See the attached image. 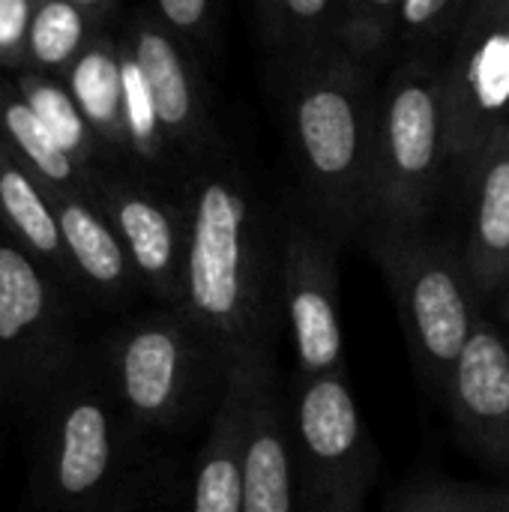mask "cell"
Returning a JSON list of instances; mask_svg holds the SVG:
<instances>
[{
    "label": "cell",
    "instance_id": "obj_22",
    "mask_svg": "<svg viewBox=\"0 0 509 512\" xmlns=\"http://www.w3.org/2000/svg\"><path fill=\"white\" fill-rule=\"evenodd\" d=\"M402 0H339V51L375 69L399 36Z\"/></svg>",
    "mask_w": 509,
    "mask_h": 512
},
{
    "label": "cell",
    "instance_id": "obj_23",
    "mask_svg": "<svg viewBox=\"0 0 509 512\" xmlns=\"http://www.w3.org/2000/svg\"><path fill=\"white\" fill-rule=\"evenodd\" d=\"M84 39V18L69 0H48L30 21L27 45L42 66L66 63Z\"/></svg>",
    "mask_w": 509,
    "mask_h": 512
},
{
    "label": "cell",
    "instance_id": "obj_1",
    "mask_svg": "<svg viewBox=\"0 0 509 512\" xmlns=\"http://www.w3.org/2000/svg\"><path fill=\"white\" fill-rule=\"evenodd\" d=\"M252 195L237 177L213 174L192 192L186 216L183 300L177 315L213 357L222 384L234 372L273 363L279 288Z\"/></svg>",
    "mask_w": 509,
    "mask_h": 512
},
{
    "label": "cell",
    "instance_id": "obj_3",
    "mask_svg": "<svg viewBox=\"0 0 509 512\" xmlns=\"http://www.w3.org/2000/svg\"><path fill=\"white\" fill-rule=\"evenodd\" d=\"M453 162L444 66L429 54L408 57L375 105L372 222L384 231H423Z\"/></svg>",
    "mask_w": 509,
    "mask_h": 512
},
{
    "label": "cell",
    "instance_id": "obj_11",
    "mask_svg": "<svg viewBox=\"0 0 509 512\" xmlns=\"http://www.w3.org/2000/svg\"><path fill=\"white\" fill-rule=\"evenodd\" d=\"M465 174L471 228L462 258L480 300H495L509 279V123L492 132Z\"/></svg>",
    "mask_w": 509,
    "mask_h": 512
},
{
    "label": "cell",
    "instance_id": "obj_18",
    "mask_svg": "<svg viewBox=\"0 0 509 512\" xmlns=\"http://www.w3.org/2000/svg\"><path fill=\"white\" fill-rule=\"evenodd\" d=\"M267 48H273L288 69L339 51V0H276Z\"/></svg>",
    "mask_w": 509,
    "mask_h": 512
},
{
    "label": "cell",
    "instance_id": "obj_6",
    "mask_svg": "<svg viewBox=\"0 0 509 512\" xmlns=\"http://www.w3.org/2000/svg\"><path fill=\"white\" fill-rule=\"evenodd\" d=\"M111 369L126 414L147 429L177 426L210 378L222 384L213 357L174 309L123 327L111 348Z\"/></svg>",
    "mask_w": 509,
    "mask_h": 512
},
{
    "label": "cell",
    "instance_id": "obj_13",
    "mask_svg": "<svg viewBox=\"0 0 509 512\" xmlns=\"http://www.w3.org/2000/svg\"><path fill=\"white\" fill-rule=\"evenodd\" d=\"M111 219L135 276L177 312L183 300L186 222L141 192H117L111 198Z\"/></svg>",
    "mask_w": 509,
    "mask_h": 512
},
{
    "label": "cell",
    "instance_id": "obj_14",
    "mask_svg": "<svg viewBox=\"0 0 509 512\" xmlns=\"http://www.w3.org/2000/svg\"><path fill=\"white\" fill-rule=\"evenodd\" d=\"M132 54L153 93L162 132L171 138H183L186 144H198V135L207 126V120L192 72L183 54L177 51V45L162 30L141 27Z\"/></svg>",
    "mask_w": 509,
    "mask_h": 512
},
{
    "label": "cell",
    "instance_id": "obj_4",
    "mask_svg": "<svg viewBox=\"0 0 509 512\" xmlns=\"http://www.w3.org/2000/svg\"><path fill=\"white\" fill-rule=\"evenodd\" d=\"M372 255L387 279L402 336L426 390L444 405L456 366L483 315L465 258L423 231H372Z\"/></svg>",
    "mask_w": 509,
    "mask_h": 512
},
{
    "label": "cell",
    "instance_id": "obj_5",
    "mask_svg": "<svg viewBox=\"0 0 509 512\" xmlns=\"http://www.w3.org/2000/svg\"><path fill=\"white\" fill-rule=\"evenodd\" d=\"M288 423L303 512H363L378 459L348 375H294Z\"/></svg>",
    "mask_w": 509,
    "mask_h": 512
},
{
    "label": "cell",
    "instance_id": "obj_33",
    "mask_svg": "<svg viewBox=\"0 0 509 512\" xmlns=\"http://www.w3.org/2000/svg\"><path fill=\"white\" fill-rule=\"evenodd\" d=\"M0 393H3V354H0Z\"/></svg>",
    "mask_w": 509,
    "mask_h": 512
},
{
    "label": "cell",
    "instance_id": "obj_28",
    "mask_svg": "<svg viewBox=\"0 0 509 512\" xmlns=\"http://www.w3.org/2000/svg\"><path fill=\"white\" fill-rule=\"evenodd\" d=\"M156 6L165 24L189 39H204L213 30L216 0H156Z\"/></svg>",
    "mask_w": 509,
    "mask_h": 512
},
{
    "label": "cell",
    "instance_id": "obj_32",
    "mask_svg": "<svg viewBox=\"0 0 509 512\" xmlns=\"http://www.w3.org/2000/svg\"><path fill=\"white\" fill-rule=\"evenodd\" d=\"M69 3H75V6H96V3H102V0H69Z\"/></svg>",
    "mask_w": 509,
    "mask_h": 512
},
{
    "label": "cell",
    "instance_id": "obj_12",
    "mask_svg": "<svg viewBox=\"0 0 509 512\" xmlns=\"http://www.w3.org/2000/svg\"><path fill=\"white\" fill-rule=\"evenodd\" d=\"M117 465V423L108 402L96 393L72 396L54 423L51 492L57 501L78 504L93 498Z\"/></svg>",
    "mask_w": 509,
    "mask_h": 512
},
{
    "label": "cell",
    "instance_id": "obj_9",
    "mask_svg": "<svg viewBox=\"0 0 509 512\" xmlns=\"http://www.w3.org/2000/svg\"><path fill=\"white\" fill-rule=\"evenodd\" d=\"M240 399L243 512H303L288 405L276 390L273 363L225 378Z\"/></svg>",
    "mask_w": 509,
    "mask_h": 512
},
{
    "label": "cell",
    "instance_id": "obj_2",
    "mask_svg": "<svg viewBox=\"0 0 509 512\" xmlns=\"http://www.w3.org/2000/svg\"><path fill=\"white\" fill-rule=\"evenodd\" d=\"M372 69L330 51L288 69L285 117L300 180L333 240L372 222Z\"/></svg>",
    "mask_w": 509,
    "mask_h": 512
},
{
    "label": "cell",
    "instance_id": "obj_19",
    "mask_svg": "<svg viewBox=\"0 0 509 512\" xmlns=\"http://www.w3.org/2000/svg\"><path fill=\"white\" fill-rule=\"evenodd\" d=\"M384 512H509V489L426 474L396 489Z\"/></svg>",
    "mask_w": 509,
    "mask_h": 512
},
{
    "label": "cell",
    "instance_id": "obj_7",
    "mask_svg": "<svg viewBox=\"0 0 509 512\" xmlns=\"http://www.w3.org/2000/svg\"><path fill=\"white\" fill-rule=\"evenodd\" d=\"M441 66L453 162L468 171L492 132L509 123V0H471Z\"/></svg>",
    "mask_w": 509,
    "mask_h": 512
},
{
    "label": "cell",
    "instance_id": "obj_21",
    "mask_svg": "<svg viewBox=\"0 0 509 512\" xmlns=\"http://www.w3.org/2000/svg\"><path fill=\"white\" fill-rule=\"evenodd\" d=\"M69 90L81 114L99 126L114 129L123 126V66L111 48H90L78 57L69 75Z\"/></svg>",
    "mask_w": 509,
    "mask_h": 512
},
{
    "label": "cell",
    "instance_id": "obj_17",
    "mask_svg": "<svg viewBox=\"0 0 509 512\" xmlns=\"http://www.w3.org/2000/svg\"><path fill=\"white\" fill-rule=\"evenodd\" d=\"M51 315V297L33 261L15 249L0 246V354H18Z\"/></svg>",
    "mask_w": 509,
    "mask_h": 512
},
{
    "label": "cell",
    "instance_id": "obj_26",
    "mask_svg": "<svg viewBox=\"0 0 509 512\" xmlns=\"http://www.w3.org/2000/svg\"><path fill=\"white\" fill-rule=\"evenodd\" d=\"M120 66H123V123H126V135L141 153L153 156L159 150V135H162L153 93L147 87V78H144L135 54L120 57Z\"/></svg>",
    "mask_w": 509,
    "mask_h": 512
},
{
    "label": "cell",
    "instance_id": "obj_20",
    "mask_svg": "<svg viewBox=\"0 0 509 512\" xmlns=\"http://www.w3.org/2000/svg\"><path fill=\"white\" fill-rule=\"evenodd\" d=\"M0 210L33 252L54 261L66 252L54 207H48L33 180L15 165L0 168Z\"/></svg>",
    "mask_w": 509,
    "mask_h": 512
},
{
    "label": "cell",
    "instance_id": "obj_25",
    "mask_svg": "<svg viewBox=\"0 0 509 512\" xmlns=\"http://www.w3.org/2000/svg\"><path fill=\"white\" fill-rule=\"evenodd\" d=\"M24 102L33 108V114L42 120V126L48 129V135L57 141V147L63 153L75 156V153L84 150V138H87L84 114L75 105L72 93H63L60 87L39 81V84H30Z\"/></svg>",
    "mask_w": 509,
    "mask_h": 512
},
{
    "label": "cell",
    "instance_id": "obj_8",
    "mask_svg": "<svg viewBox=\"0 0 509 512\" xmlns=\"http://www.w3.org/2000/svg\"><path fill=\"white\" fill-rule=\"evenodd\" d=\"M333 237L306 222H288L279 240V294L297 354V375L345 372L339 270Z\"/></svg>",
    "mask_w": 509,
    "mask_h": 512
},
{
    "label": "cell",
    "instance_id": "obj_27",
    "mask_svg": "<svg viewBox=\"0 0 509 512\" xmlns=\"http://www.w3.org/2000/svg\"><path fill=\"white\" fill-rule=\"evenodd\" d=\"M471 0H402L399 3V36L402 42L429 45L447 30L459 27Z\"/></svg>",
    "mask_w": 509,
    "mask_h": 512
},
{
    "label": "cell",
    "instance_id": "obj_31",
    "mask_svg": "<svg viewBox=\"0 0 509 512\" xmlns=\"http://www.w3.org/2000/svg\"><path fill=\"white\" fill-rule=\"evenodd\" d=\"M495 303H498V315H501V321H495V324L504 330V336L509 339V279L504 282V288L495 294Z\"/></svg>",
    "mask_w": 509,
    "mask_h": 512
},
{
    "label": "cell",
    "instance_id": "obj_16",
    "mask_svg": "<svg viewBox=\"0 0 509 512\" xmlns=\"http://www.w3.org/2000/svg\"><path fill=\"white\" fill-rule=\"evenodd\" d=\"M54 216L60 225L63 249L81 276L105 294H123L132 285L135 270L114 225H108L81 201H60Z\"/></svg>",
    "mask_w": 509,
    "mask_h": 512
},
{
    "label": "cell",
    "instance_id": "obj_30",
    "mask_svg": "<svg viewBox=\"0 0 509 512\" xmlns=\"http://www.w3.org/2000/svg\"><path fill=\"white\" fill-rule=\"evenodd\" d=\"M255 12H258V24L264 33V42L273 30V18H276V0H255Z\"/></svg>",
    "mask_w": 509,
    "mask_h": 512
},
{
    "label": "cell",
    "instance_id": "obj_15",
    "mask_svg": "<svg viewBox=\"0 0 509 512\" xmlns=\"http://www.w3.org/2000/svg\"><path fill=\"white\" fill-rule=\"evenodd\" d=\"M240 468V399L231 381L222 384L219 405L198 459L192 512H243Z\"/></svg>",
    "mask_w": 509,
    "mask_h": 512
},
{
    "label": "cell",
    "instance_id": "obj_29",
    "mask_svg": "<svg viewBox=\"0 0 509 512\" xmlns=\"http://www.w3.org/2000/svg\"><path fill=\"white\" fill-rule=\"evenodd\" d=\"M27 0H0V48H15L30 30Z\"/></svg>",
    "mask_w": 509,
    "mask_h": 512
},
{
    "label": "cell",
    "instance_id": "obj_10",
    "mask_svg": "<svg viewBox=\"0 0 509 512\" xmlns=\"http://www.w3.org/2000/svg\"><path fill=\"white\" fill-rule=\"evenodd\" d=\"M459 444L509 483V339L480 315L444 402Z\"/></svg>",
    "mask_w": 509,
    "mask_h": 512
},
{
    "label": "cell",
    "instance_id": "obj_24",
    "mask_svg": "<svg viewBox=\"0 0 509 512\" xmlns=\"http://www.w3.org/2000/svg\"><path fill=\"white\" fill-rule=\"evenodd\" d=\"M3 123L9 138L18 144V150L30 159V165L51 183H66L72 177V156L57 147V141L48 135L42 120L33 114L27 102H9L3 111Z\"/></svg>",
    "mask_w": 509,
    "mask_h": 512
}]
</instances>
